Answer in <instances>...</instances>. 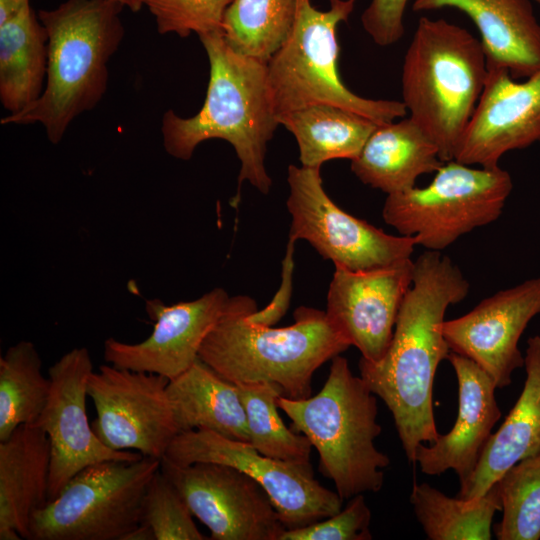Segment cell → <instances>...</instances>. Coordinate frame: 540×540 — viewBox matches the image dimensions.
<instances>
[{
    "label": "cell",
    "instance_id": "obj_14",
    "mask_svg": "<svg viewBox=\"0 0 540 540\" xmlns=\"http://www.w3.org/2000/svg\"><path fill=\"white\" fill-rule=\"evenodd\" d=\"M93 363L85 347L65 353L48 370L47 403L34 424L48 436L51 449L49 499L52 500L81 469L107 460L135 461L134 451H116L94 433L86 412L87 383Z\"/></svg>",
    "mask_w": 540,
    "mask_h": 540
},
{
    "label": "cell",
    "instance_id": "obj_36",
    "mask_svg": "<svg viewBox=\"0 0 540 540\" xmlns=\"http://www.w3.org/2000/svg\"><path fill=\"white\" fill-rule=\"evenodd\" d=\"M295 242V240L290 238L288 240L286 254L282 262V281L278 291L265 308L262 310L257 309L248 315L250 321L265 326H272L288 310L293 289Z\"/></svg>",
    "mask_w": 540,
    "mask_h": 540
},
{
    "label": "cell",
    "instance_id": "obj_37",
    "mask_svg": "<svg viewBox=\"0 0 540 540\" xmlns=\"http://www.w3.org/2000/svg\"><path fill=\"white\" fill-rule=\"evenodd\" d=\"M29 5L30 0H0V24L8 21Z\"/></svg>",
    "mask_w": 540,
    "mask_h": 540
},
{
    "label": "cell",
    "instance_id": "obj_33",
    "mask_svg": "<svg viewBox=\"0 0 540 540\" xmlns=\"http://www.w3.org/2000/svg\"><path fill=\"white\" fill-rule=\"evenodd\" d=\"M233 0H144L160 34L181 38L222 31L224 15Z\"/></svg>",
    "mask_w": 540,
    "mask_h": 540
},
{
    "label": "cell",
    "instance_id": "obj_32",
    "mask_svg": "<svg viewBox=\"0 0 540 540\" xmlns=\"http://www.w3.org/2000/svg\"><path fill=\"white\" fill-rule=\"evenodd\" d=\"M142 522L153 529L156 540L210 539L198 530L186 502L160 469L147 487Z\"/></svg>",
    "mask_w": 540,
    "mask_h": 540
},
{
    "label": "cell",
    "instance_id": "obj_35",
    "mask_svg": "<svg viewBox=\"0 0 540 540\" xmlns=\"http://www.w3.org/2000/svg\"><path fill=\"white\" fill-rule=\"evenodd\" d=\"M407 3L408 0H371L361 15V23L375 44L386 47L403 37Z\"/></svg>",
    "mask_w": 540,
    "mask_h": 540
},
{
    "label": "cell",
    "instance_id": "obj_27",
    "mask_svg": "<svg viewBox=\"0 0 540 540\" xmlns=\"http://www.w3.org/2000/svg\"><path fill=\"white\" fill-rule=\"evenodd\" d=\"M410 503L429 540H490L493 517L501 511L496 483L481 497L465 500L414 482Z\"/></svg>",
    "mask_w": 540,
    "mask_h": 540
},
{
    "label": "cell",
    "instance_id": "obj_20",
    "mask_svg": "<svg viewBox=\"0 0 540 540\" xmlns=\"http://www.w3.org/2000/svg\"><path fill=\"white\" fill-rule=\"evenodd\" d=\"M455 8L476 25L487 67H502L515 80L540 71V24L530 0H414L415 12Z\"/></svg>",
    "mask_w": 540,
    "mask_h": 540
},
{
    "label": "cell",
    "instance_id": "obj_39",
    "mask_svg": "<svg viewBox=\"0 0 540 540\" xmlns=\"http://www.w3.org/2000/svg\"><path fill=\"white\" fill-rule=\"evenodd\" d=\"M121 7H127L132 12H138L144 6V0H109Z\"/></svg>",
    "mask_w": 540,
    "mask_h": 540
},
{
    "label": "cell",
    "instance_id": "obj_1",
    "mask_svg": "<svg viewBox=\"0 0 540 540\" xmlns=\"http://www.w3.org/2000/svg\"><path fill=\"white\" fill-rule=\"evenodd\" d=\"M469 289L448 256L426 250L414 261L413 281L385 354L377 361L359 360L360 377L391 412L409 462L420 444L439 436L433 384L439 364L451 352L443 335L445 313L464 300Z\"/></svg>",
    "mask_w": 540,
    "mask_h": 540
},
{
    "label": "cell",
    "instance_id": "obj_3",
    "mask_svg": "<svg viewBox=\"0 0 540 540\" xmlns=\"http://www.w3.org/2000/svg\"><path fill=\"white\" fill-rule=\"evenodd\" d=\"M255 310L251 297H230L199 358L233 384L270 383L291 399L311 396L314 372L350 343L325 311L301 306L294 312V324L273 328L250 321L248 315Z\"/></svg>",
    "mask_w": 540,
    "mask_h": 540
},
{
    "label": "cell",
    "instance_id": "obj_40",
    "mask_svg": "<svg viewBox=\"0 0 540 540\" xmlns=\"http://www.w3.org/2000/svg\"><path fill=\"white\" fill-rule=\"evenodd\" d=\"M534 1L540 5V0H534Z\"/></svg>",
    "mask_w": 540,
    "mask_h": 540
},
{
    "label": "cell",
    "instance_id": "obj_34",
    "mask_svg": "<svg viewBox=\"0 0 540 540\" xmlns=\"http://www.w3.org/2000/svg\"><path fill=\"white\" fill-rule=\"evenodd\" d=\"M371 510L363 494L350 498L344 509L310 525L286 529L280 540H371Z\"/></svg>",
    "mask_w": 540,
    "mask_h": 540
},
{
    "label": "cell",
    "instance_id": "obj_17",
    "mask_svg": "<svg viewBox=\"0 0 540 540\" xmlns=\"http://www.w3.org/2000/svg\"><path fill=\"white\" fill-rule=\"evenodd\" d=\"M229 298L224 289L217 287L195 300L172 305L159 299L146 300V313L154 321L152 333L138 343L108 338L104 343V358L119 368L154 373L171 380L199 358L202 343Z\"/></svg>",
    "mask_w": 540,
    "mask_h": 540
},
{
    "label": "cell",
    "instance_id": "obj_31",
    "mask_svg": "<svg viewBox=\"0 0 540 540\" xmlns=\"http://www.w3.org/2000/svg\"><path fill=\"white\" fill-rule=\"evenodd\" d=\"M495 483L502 512L494 526L496 538L540 539V456L518 462Z\"/></svg>",
    "mask_w": 540,
    "mask_h": 540
},
{
    "label": "cell",
    "instance_id": "obj_2",
    "mask_svg": "<svg viewBox=\"0 0 540 540\" xmlns=\"http://www.w3.org/2000/svg\"><path fill=\"white\" fill-rule=\"evenodd\" d=\"M199 38L210 66L206 98L192 117H180L171 109L164 113V149L176 159L189 160L200 143L225 140L241 163L235 201L243 181L266 195L272 186L265 167L267 143L280 125L271 101L267 63L233 50L223 31Z\"/></svg>",
    "mask_w": 540,
    "mask_h": 540
},
{
    "label": "cell",
    "instance_id": "obj_25",
    "mask_svg": "<svg viewBox=\"0 0 540 540\" xmlns=\"http://www.w3.org/2000/svg\"><path fill=\"white\" fill-rule=\"evenodd\" d=\"M48 34L31 7L0 24V101L16 114L36 101L45 88Z\"/></svg>",
    "mask_w": 540,
    "mask_h": 540
},
{
    "label": "cell",
    "instance_id": "obj_15",
    "mask_svg": "<svg viewBox=\"0 0 540 540\" xmlns=\"http://www.w3.org/2000/svg\"><path fill=\"white\" fill-rule=\"evenodd\" d=\"M540 314V276L500 290L466 314L445 320L443 335L452 352L479 365L497 388L511 384L524 366L519 340L529 322Z\"/></svg>",
    "mask_w": 540,
    "mask_h": 540
},
{
    "label": "cell",
    "instance_id": "obj_26",
    "mask_svg": "<svg viewBox=\"0 0 540 540\" xmlns=\"http://www.w3.org/2000/svg\"><path fill=\"white\" fill-rule=\"evenodd\" d=\"M296 139L301 166L321 168L333 159L353 160L378 125L351 110L318 103L277 117Z\"/></svg>",
    "mask_w": 540,
    "mask_h": 540
},
{
    "label": "cell",
    "instance_id": "obj_21",
    "mask_svg": "<svg viewBox=\"0 0 540 540\" xmlns=\"http://www.w3.org/2000/svg\"><path fill=\"white\" fill-rule=\"evenodd\" d=\"M522 392L502 425L493 432L470 478L457 497H481L513 465L540 456V336L528 339Z\"/></svg>",
    "mask_w": 540,
    "mask_h": 540
},
{
    "label": "cell",
    "instance_id": "obj_22",
    "mask_svg": "<svg viewBox=\"0 0 540 540\" xmlns=\"http://www.w3.org/2000/svg\"><path fill=\"white\" fill-rule=\"evenodd\" d=\"M444 163L436 145L408 117L378 124L351 160V170L362 183L389 195L415 187L421 175Z\"/></svg>",
    "mask_w": 540,
    "mask_h": 540
},
{
    "label": "cell",
    "instance_id": "obj_16",
    "mask_svg": "<svg viewBox=\"0 0 540 540\" xmlns=\"http://www.w3.org/2000/svg\"><path fill=\"white\" fill-rule=\"evenodd\" d=\"M334 266L326 315L362 358L377 361L393 337L401 304L413 281L414 261L408 258L365 271Z\"/></svg>",
    "mask_w": 540,
    "mask_h": 540
},
{
    "label": "cell",
    "instance_id": "obj_7",
    "mask_svg": "<svg viewBox=\"0 0 540 540\" xmlns=\"http://www.w3.org/2000/svg\"><path fill=\"white\" fill-rule=\"evenodd\" d=\"M321 11L310 0H298L297 16L284 43L267 62L274 112L281 114L308 105H336L377 124L406 116L402 101L373 100L349 90L338 72L337 26L348 20L357 0H329Z\"/></svg>",
    "mask_w": 540,
    "mask_h": 540
},
{
    "label": "cell",
    "instance_id": "obj_18",
    "mask_svg": "<svg viewBox=\"0 0 540 540\" xmlns=\"http://www.w3.org/2000/svg\"><path fill=\"white\" fill-rule=\"evenodd\" d=\"M540 141V71L517 83L502 67L488 68L485 86L454 160L496 167L507 152Z\"/></svg>",
    "mask_w": 540,
    "mask_h": 540
},
{
    "label": "cell",
    "instance_id": "obj_9",
    "mask_svg": "<svg viewBox=\"0 0 540 540\" xmlns=\"http://www.w3.org/2000/svg\"><path fill=\"white\" fill-rule=\"evenodd\" d=\"M161 460H107L76 473L34 513L29 540H121L142 522L143 500Z\"/></svg>",
    "mask_w": 540,
    "mask_h": 540
},
{
    "label": "cell",
    "instance_id": "obj_19",
    "mask_svg": "<svg viewBox=\"0 0 540 540\" xmlns=\"http://www.w3.org/2000/svg\"><path fill=\"white\" fill-rule=\"evenodd\" d=\"M447 360L458 383L457 418L448 433L439 434L429 446H418L413 463L426 475L453 470L462 485L474 472L502 414L496 384L479 365L452 351Z\"/></svg>",
    "mask_w": 540,
    "mask_h": 540
},
{
    "label": "cell",
    "instance_id": "obj_23",
    "mask_svg": "<svg viewBox=\"0 0 540 540\" xmlns=\"http://www.w3.org/2000/svg\"><path fill=\"white\" fill-rule=\"evenodd\" d=\"M50 464L48 436L35 425H22L0 442V531L29 538L32 516L49 499Z\"/></svg>",
    "mask_w": 540,
    "mask_h": 540
},
{
    "label": "cell",
    "instance_id": "obj_12",
    "mask_svg": "<svg viewBox=\"0 0 540 540\" xmlns=\"http://www.w3.org/2000/svg\"><path fill=\"white\" fill-rule=\"evenodd\" d=\"M169 379L154 373L101 365L88 378V397L99 440L116 451L161 460L178 435L167 394Z\"/></svg>",
    "mask_w": 540,
    "mask_h": 540
},
{
    "label": "cell",
    "instance_id": "obj_38",
    "mask_svg": "<svg viewBox=\"0 0 540 540\" xmlns=\"http://www.w3.org/2000/svg\"><path fill=\"white\" fill-rule=\"evenodd\" d=\"M121 540H156L153 529L145 522H141L134 529L127 532Z\"/></svg>",
    "mask_w": 540,
    "mask_h": 540
},
{
    "label": "cell",
    "instance_id": "obj_13",
    "mask_svg": "<svg viewBox=\"0 0 540 540\" xmlns=\"http://www.w3.org/2000/svg\"><path fill=\"white\" fill-rule=\"evenodd\" d=\"M161 472L174 485L212 540H280L286 530L266 491L232 466L161 459Z\"/></svg>",
    "mask_w": 540,
    "mask_h": 540
},
{
    "label": "cell",
    "instance_id": "obj_11",
    "mask_svg": "<svg viewBox=\"0 0 540 540\" xmlns=\"http://www.w3.org/2000/svg\"><path fill=\"white\" fill-rule=\"evenodd\" d=\"M163 458L177 465L212 462L241 470L266 491L286 529L310 525L342 509L343 499L314 478L311 463L270 458L249 442L212 431L179 433Z\"/></svg>",
    "mask_w": 540,
    "mask_h": 540
},
{
    "label": "cell",
    "instance_id": "obj_29",
    "mask_svg": "<svg viewBox=\"0 0 540 540\" xmlns=\"http://www.w3.org/2000/svg\"><path fill=\"white\" fill-rule=\"evenodd\" d=\"M298 0H233L222 31L236 52L267 63L287 39L297 16Z\"/></svg>",
    "mask_w": 540,
    "mask_h": 540
},
{
    "label": "cell",
    "instance_id": "obj_6",
    "mask_svg": "<svg viewBox=\"0 0 540 540\" xmlns=\"http://www.w3.org/2000/svg\"><path fill=\"white\" fill-rule=\"evenodd\" d=\"M277 405L291 420L290 429L318 451L322 474L343 500L382 489L390 459L375 446L382 430L376 395L352 373L345 357L331 359L327 380L315 396L281 395Z\"/></svg>",
    "mask_w": 540,
    "mask_h": 540
},
{
    "label": "cell",
    "instance_id": "obj_30",
    "mask_svg": "<svg viewBox=\"0 0 540 540\" xmlns=\"http://www.w3.org/2000/svg\"><path fill=\"white\" fill-rule=\"evenodd\" d=\"M235 385L246 413L249 443L270 458L310 464L311 442L305 435L288 429L278 414L281 389L270 383Z\"/></svg>",
    "mask_w": 540,
    "mask_h": 540
},
{
    "label": "cell",
    "instance_id": "obj_4",
    "mask_svg": "<svg viewBox=\"0 0 540 540\" xmlns=\"http://www.w3.org/2000/svg\"><path fill=\"white\" fill-rule=\"evenodd\" d=\"M123 7L109 0H66L38 11L48 34V66L41 96L2 125L40 123L53 144L71 122L101 101L108 85V62L125 34Z\"/></svg>",
    "mask_w": 540,
    "mask_h": 540
},
{
    "label": "cell",
    "instance_id": "obj_24",
    "mask_svg": "<svg viewBox=\"0 0 540 540\" xmlns=\"http://www.w3.org/2000/svg\"><path fill=\"white\" fill-rule=\"evenodd\" d=\"M167 394L178 434L207 430L249 442L246 413L236 385L200 358L185 372L169 380Z\"/></svg>",
    "mask_w": 540,
    "mask_h": 540
},
{
    "label": "cell",
    "instance_id": "obj_10",
    "mask_svg": "<svg viewBox=\"0 0 540 540\" xmlns=\"http://www.w3.org/2000/svg\"><path fill=\"white\" fill-rule=\"evenodd\" d=\"M287 182L290 239L306 240L324 259L352 271L411 258L414 236L388 234L345 212L327 195L320 168L289 165Z\"/></svg>",
    "mask_w": 540,
    "mask_h": 540
},
{
    "label": "cell",
    "instance_id": "obj_5",
    "mask_svg": "<svg viewBox=\"0 0 540 540\" xmlns=\"http://www.w3.org/2000/svg\"><path fill=\"white\" fill-rule=\"evenodd\" d=\"M488 75L479 39L445 19L420 17L402 66V102L436 145L454 160Z\"/></svg>",
    "mask_w": 540,
    "mask_h": 540
},
{
    "label": "cell",
    "instance_id": "obj_8",
    "mask_svg": "<svg viewBox=\"0 0 540 540\" xmlns=\"http://www.w3.org/2000/svg\"><path fill=\"white\" fill-rule=\"evenodd\" d=\"M513 189L511 175L499 165L474 168L445 162L425 187L387 195L386 224L417 246L442 251L462 235L496 221Z\"/></svg>",
    "mask_w": 540,
    "mask_h": 540
},
{
    "label": "cell",
    "instance_id": "obj_28",
    "mask_svg": "<svg viewBox=\"0 0 540 540\" xmlns=\"http://www.w3.org/2000/svg\"><path fill=\"white\" fill-rule=\"evenodd\" d=\"M36 346L19 341L0 358V442L22 425H34L51 389Z\"/></svg>",
    "mask_w": 540,
    "mask_h": 540
}]
</instances>
